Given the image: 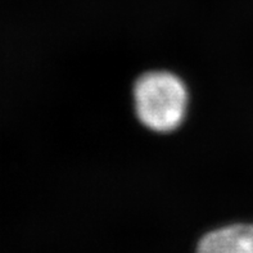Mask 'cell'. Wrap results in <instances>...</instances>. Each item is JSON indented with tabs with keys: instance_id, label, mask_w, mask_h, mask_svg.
<instances>
[{
	"instance_id": "6da1fadb",
	"label": "cell",
	"mask_w": 253,
	"mask_h": 253,
	"mask_svg": "<svg viewBox=\"0 0 253 253\" xmlns=\"http://www.w3.org/2000/svg\"><path fill=\"white\" fill-rule=\"evenodd\" d=\"M134 104L139 121L145 127L156 132H170L184 121L188 91L176 75L152 71L135 83Z\"/></svg>"
},
{
	"instance_id": "7a4b0ae2",
	"label": "cell",
	"mask_w": 253,
	"mask_h": 253,
	"mask_svg": "<svg viewBox=\"0 0 253 253\" xmlns=\"http://www.w3.org/2000/svg\"><path fill=\"white\" fill-rule=\"evenodd\" d=\"M196 253H253V225L235 224L210 231Z\"/></svg>"
}]
</instances>
